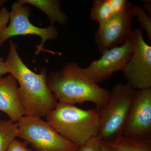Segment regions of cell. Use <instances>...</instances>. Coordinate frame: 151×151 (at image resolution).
I'll return each instance as SVG.
<instances>
[{
  "instance_id": "cell-1",
  "label": "cell",
  "mask_w": 151,
  "mask_h": 151,
  "mask_svg": "<svg viewBox=\"0 0 151 151\" xmlns=\"http://www.w3.org/2000/svg\"><path fill=\"white\" fill-rule=\"evenodd\" d=\"M5 62L8 73L13 76L19 84L18 91L26 116L46 117L58 103L47 83V69L42 68L39 74L32 71L22 61L17 45L12 41Z\"/></svg>"
},
{
  "instance_id": "cell-2",
  "label": "cell",
  "mask_w": 151,
  "mask_h": 151,
  "mask_svg": "<svg viewBox=\"0 0 151 151\" xmlns=\"http://www.w3.org/2000/svg\"><path fill=\"white\" fill-rule=\"evenodd\" d=\"M47 83L59 103L74 105L92 102L100 112L110 98V91L92 81L76 62L68 63L61 70L47 73Z\"/></svg>"
},
{
  "instance_id": "cell-3",
  "label": "cell",
  "mask_w": 151,
  "mask_h": 151,
  "mask_svg": "<svg viewBox=\"0 0 151 151\" xmlns=\"http://www.w3.org/2000/svg\"><path fill=\"white\" fill-rule=\"evenodd\" d=\"M46 118L58 134L78 147L98 136L100 130V113L96 109L83 110L58 102Z\"/></svg>"
},
{
  "instance_id": "cell-4",
  "label": "cell",
  "mask_w": 151,
  "mask_h": 151,
  "mask_svg": "<svg viewBox=\"0 0 151 151\" xmlns=\"http://www.w3.org/2000/svg\"><path fill=\"white\" fill-rule=\"evenodd\" d=\"M136 90L129 84L119 82L110 91L107 105L100 111V130L97 137L102 143L123 135L124 126Z\"/></svg>"
},
{
  "instance_id": "cell-5",
  "label": "cell",
  "mask_w": 151,
  "mask_h": 151,
  "mask_svg": "<svg viewBox=\"0 0 151 151\" xmlns=\"http://www.w3.org/2000/svg\"><path fill=\"white\" fill-rule=\"evenodd\" d=\"M17 124L18 137L35 151H77L79 148L40 117L25 116Z\"/></svg>"
},
{
  "instance_id": "cell-6",
  "label": "cell",
  "mask_w": 151,
  "mask_h": 151,
  "mask_svg": "<svg viewBox=\"0 0 151 151\" xmlns=\"http://www.w3.org/2000/svg\"><path fill=\"white\" fill-rule=\"evenodd\" d=\"M30 14L29 8L24 4L18 1L13 4L9 13V24L0 29V47L6 40L13 37L31 35L39 36L42 39L40 44L36 46L35 55L41 51L54 54L55 53L53 52L45 49L43 46L47 40L55 39L58 36V29L53 25L44 28L35 26L29 21Z\"/></svg>"
},
{
  "instance_id": "cell-7",
  "label": "cell",
  "mask_w": 151,
  "mask_h": 151,
  "mask_svg": "<svg viewBox=\"0 0 151 151\" xmlns=\"http://www.w3.org/2000/svg\"><path fill=\"white\" fill-rule=\"evenodd\" d=\"M133 53L122 70L132 88L145 90L151 87V46L146 43L140 29L132 31Z\"/></svg>"
},
{
  "instance_id": "cell-8",
  "label": "cell",
  "mask_w": 151,
  "mask_h": 151,
  "mask_svg": "<svg viewBox=\"0 0 151 151\" xmlns=\"http://www.w3.org/2000/svg\"><path fill=\"white\" fill-rule=\"evenodd\" d=\"M134 5L129 2L118 14L99 24L94 40L101 53L132 39Z\"/></svg>"
},
{
  "instance_id": "cell-9",
  "label": "cell",
  "mask_w": 151,
  "mask_h": 151,
  "mask_svg": "<svg viewBox=\"0 0 151 151\" xmlns=\"http://www.w3.org/2000/svg\"><path fill=\"white\" fill-rule=\"evenodd\" d=\"M133 53L131 39L121 45L106 50L100 58L92 61L88 67L82 68V70L98 84L108 79L116 71L124 70Z\"/></svg>"
},
{
  "instance_id": "cell-10",
  "label": "cell",
  "mask_w": 151,
  "mask_h": 151,
  "mask_svg": "<svg viewBox=\"0 0 151 151\" xmlns=\"http://www.w3.org/2000/svg\"><path fill=\"white\" fill-rule=\"evenodd\" d=\"M123 135L151 140V88L136 91Z\"/></svg>"
},
{
  "instance_id": "cell-11",
  "label": "cell",
  "mask_w": 151,
  "mask_h": 151,
  "mask_svg": "<svg viewBox=\"0 0 151 151\" xmlns=\"http://www.w3.org/2000/svg\"><path fill=\"white\" fill-rule=\"evenodd\" d=\"M18 88L17 81L12 74L0 79V111L7 114L10 120L14 122L26 116Z\"/></svg>"
},
{
  "instance_id": "cell-12",
  "label": "cell",
  "mask_w": 151,
  "mask_h": 151,
  "mask_svg": "<svg viewBox=\"0 0 151 151\" xmlns=\"http://www.w3.org/2000/svg\"><path fill=\"white\" fill-rule=\"evenodd\" d=\"M127 0H94L90 11L91 18L99 24L118 14L127 5Z\"/></svg>"
},
{
  "instance_id": "cell-13",
  "label": "cell",
  "mask_w": 151,
  "mask_h": 151,
  "mask_svg": "<svg viewBox=\"0 0 151 151\" xmlns=\"http://www.w3.org/2000/svg\"><path fill=\"white\" fill-rule=\"evenodd\" d=\"M22 4H29L36 7L48 17L51 25L55 22L65 24L68 19V16L62 12L60 1L57 0H19Z\"/></svg>"
},
{
  "instance_id": "cell-14",
  "label": "cell",
  "mask_w": 151,
  "mask_h": 151,
  "mask_svg": "<svg viewBox=\"0 0 151 151\" xmlns=\"http://www.w3.org/2000/svg\"><path fill=\"white\" fill-rule=\"evenodd\" d=\"M103 143L116 151H151V140L130 137L123 135Z\"/></svg>"
},
{
  "instance_id": "cell-15",
  "label": "cell",
  "mask_w": 151,
  "mask_h": 151,
  "mask_svg": "<svg viewBox=\"0 0 151 151\" xmlns=\"http://www.w3.org/2000/svg\"><path fill=\"white\" fill-rule=\"evenodd\" d=\"M18 133L17 122L0 119V151H7Z\"/></svg>"
},
{
  "instance_id": "cell-16",
  "label": "cell",
  "mask_w": 151,
  "mask_h": 151,
  "mask_svg": "<svg viewBox=\"0 0 151 151\" xmlns=\"http://www.w3.org/2000/svg\"><path fill=\"white\" fill-rule=\"evenodd\" d=\"M134 16L137 19L140 25V29L145 30L147 33L150 43L151 42V18L146 12L142 6L134 5Z\"/></svg>"
},
{
  "instance_id": "cell-17",
  "label": "cell",
  "mask_w": 151,
  "mask_h": 151,
  "mask_svg": "<svg viewBox=\"0 0 151 151\" xmlns=\"http://www.w3.org/2000/svg\"><path fill=\"white\" fill-rule=\"evenodd\" d=\"M102 142L97 136L93 137L83 146L79 147L77 151H102Z\"/></svg>"
},
{
  "instance_id": "cell-18",
  "label": "cell",
  "mask_w": 151,
  "mask_h": 151,
  "mask_svg": "<svg viewBox=\"0 0 151 151\" xmlns=\"http://www.w3.org/2000/svg\"><path fill=\"white\" fill-rule=\"evenodd\" d=\"M7 151H33L28 148L26 143L17 140L16 139L12 142Z\"/></svg>"
},
{
  "instance_id": "cell-19",
  "label": "cell",
  "mask_w": 151,
  "mask_h": 151,
  "mask_svg": "<svg viewBox=\"0 0 151 151\" xmlns=\"http://www.w3.org/2000/svg\"><path fill=\"white\" fill-rule=\"evenodd\" d=\"M9 19V13L7 9L3 8L0 10V29L4 28Z\"/></svg>"
},
{
  "instance_id": "cell-20",
  "label": "cell",
  "mask_w": 151,
  "mask_h": 151,
  "mask_svg": "<svg viewBox=\"0 0 151 151\" xmlns=\"http://www.w3.org/2000/svg\"><path fill=\"white\" fill-rule=\"evenodd\" d=\"M8 73L5 62L2 58L0 57V79H1L2 76L6 73Z\"/></svg>"
},
{
  "instance_id": "cell-21",
  "label": "cell",
  "mask_w": 151,
  "mask_h": 151,
  "mask_svg": "<svg viewBox=\"0 0 151 151\" xmlns=\"http://www.w3.org/2000/svg\"><path fill=\"white\" fill-rule=\"evenodd\" d=\"M143 3L142 7L144 9H146L147 13L150 16H151V1H143L142 2Z\"/></svg>"
},
{
  "instance_id": "cell-22",
  "label": "cell",
  "mask_w": 151,
  "mask_h": 151,
  "mask_svg": "<svg viewBox=\"0 0 151 151\" xmlns=\"http://www.w3.org/2000/svg\"><path fill=\"white\" fill-rule=\"evenodd\" d=\"M101 150H102V151H116L114 149L111 148L110 147L103 144V143H102V146H101Z\"/></svg>"
},
{
  "instance_id": "cell-23",
  "label": "cell",
  "mask_w": 151,
  "mask_h": 151,
  "mask_svg": "<svg viewBox=\"0 0 151 151\" xmlns=\"http://www.w3.org/2000/svg\"><path fill=\"white\" fill-rule=\"evenodd\" d=\"M6 1H4V0H0V6L4 5Z\"/></svg>"
}]
</instances>
